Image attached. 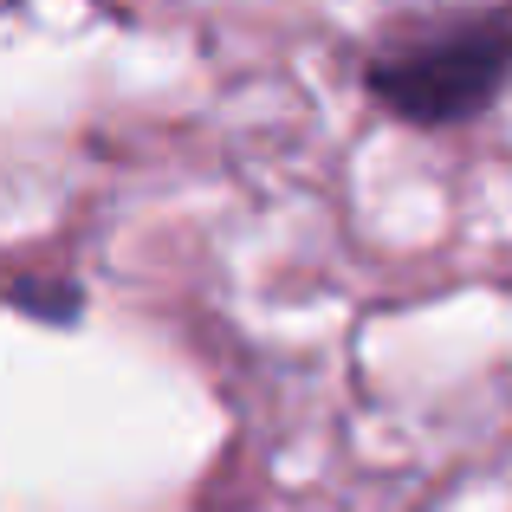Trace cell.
Instances as JSON below:
<instances>
[{
	"label": "cell",
	"mask_w": 512,
	"mask_h": 512,
	"mask_svg": "<svg viewBox=\"0 0 512 512\" xmlns=\"http://www.w3.org/2000/svg\"><path fill=\"white\" fill-rule=\"evenodd\" d=\"M512 78V13L422 20L376 46L370 91L402 124H461Z\"/></svg>",
	"instance_id": "cell-1"
}]
</instances>
